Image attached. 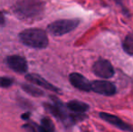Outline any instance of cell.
Instances as JSON below:
<instances>
[{
  "label": "cell",
  "mask_w": 133,
  "mask_h": 132,
  "mask_svg": "<svg viewBox=\"0 0 133 132\" xmlns=\"http://www.w3.org/2000/svg\"><path fill=\"white\" fill-rule=\"evenodd\" d=\"M13 12L22 21H38L44 15V3L42 0H18L13 6Z\"/></svg>",
  "instance_id": "6da1fadb"
},
{
  "label": "cell",
  "mask_w": 133,
  "mask_h": 132,
  "mask_svg": "<svg viewBox=\"0 0 133 132\" xmlns=\"http://www.w3.org/2000/svg\"><path fill=\"white\" fill-rule=\"evenodd\" d=\"M19 40L24 45L34 49H44L49 44L47 33L40 28H29L19 33Z\"/></svg>",
  "instance_id": "7a4b0ae2"
},
{
  "label": "cell",
  "mask_w": 133,
  "mask_h": 132,
  "mask_svg": "<svg viewBox=\"0 0 133 132\" xmlns=\"http://www.w3.org/2000/svg\"><path fill=\"white\" fill-rule=\"evenodd\" d=\"M79 19H60L48 25L47 31L54 36H61L72 32L79 25Z\"/></svg>",
  "instance_id": "3957f363"
},
{
  "label": "cell",
  "mask_w": 133,
  "mask_h": 132,
  "mask_svg": "<svg viewBox=\"0 0 133 132\" xmlns=\"http://www.w3.org/2000/svg\"><path fill=\"white\" fill-rule=\"evenodd\" d=\"M92 72L102 79H110L115 73L112 64L105 59H100L92 66Z\"/></svg>",
  "instance_id": "277c9868"
},
{
  "label": "cell",
  "mask_w": 133,
  "mask_h": 132,
  "mask_svg": "<svg viewBox=\"0 0 133 132\" xmlns=\"http://www.w3.org/2000/svg\"><path fill=\"white\" fill-rule=\"evenodd\" d=\"M91 92L103 96H113L117 92V88L110 81L98 80L91 81Z\"/></svg>",
  "instance_id": "5b68a950"
},
{
  "label": "cell",
  "mask_w": 133,
  "mask_h": 132,
  "mask_svg": "<svg viewBox=\"0 0 133 132\" xmlns=\"http://www.w3.org/2000/svg\"><path fill=\"white\" fill-rule=\"evenodd\" d=\"M99 115H100V118L102 120L106 121L107 123L110 124V125L114 126L117 129L123 131L133 132V126L128 124L127 122L123 121L121 118H119L116 115L110 114V113H107V112H101Z\"/></svg>",
  "instance_id": "8992f818"
},
{
  "label": "cell",
  "mask_w": 133,
  "mask_h": 132,
  "mask_svg": "<svg viewBox=\"0 0 133 132\" xmlns=\"http://www.w3.org/2000/svg\"><path fill=\"white\" fill-rule=\"evenodd\" d=\"M6 64L8 65L11 70L17 73H25L28 70V64L27 62L23 56L20 55H10L7 56L5 59Z\"/></svg>",
  "instance_id": "52a82bcc"
},
{
  "label": "cell",
  "mask_w": 133,
  "mask_h": 132,
  "mask_svg": "<svg viewBox=\"0 0 133 132\" xmlns=\"http://www.w3.org/2000/svg\"><path fill=\"white\" fill-rule=\"evenodd\" d=\"M69 81L77 90L86 92H91V82L79 72H72L69 75Z\"/></svg>",
  "instance_id": "ba28073f"
},
{
  "label": "cell",
  "mask_w": 133,
  "mask_h": 132,
  "mask_svg": "<svg viewBox=\"0 0 133 132\" xmlns=\"http://www.w3.org/2000/svg\"><path fill=\"white\" fill-rule=\"evenodd\" d=\"M25 79H26L28 81H30V82L37 85V86L42 87L43 89L51 91V92H56V93H59L60 92V90L57 87L51 84L49 81H46L45 79H44V78L41 77L40 75H38V74H36V73H28L25 75Z\"/></svg>",
  "instance_id": "9c48e42d"
},
{
  "label": "cell",
  "mask_w": 133,
  "mask_h": 132,
  "mask_svg": "<svg viewBox=\"0 0 133 132\" xmlns=\"http://www.w3.org/2000/svg\"><path fill=\"white\" fill-rule=\"evenodd\" d=\"M66 108L68 110H70L72 113H75V114H84L86 111L89 109V105L85 102L80 101V100H71V101L67 102Z\"/></svg>",
  "instance_id": "30bf717a"
},
{
  "label": "cell",
  "mask_w": 133,
  "mask_h": 132,
  "mask_svg": "<svg viewBox=\"0 0 133 132\" xmlns=\"http://www.w3.org/2000/svg\"><path fill=\"white\" fill-rule=\"evenodd\" d=\"M22 89L25 92H26L27 94L31 96H34V97H41V96L44 95V92L40 89L36 88L35 87L34 85L32 84H29V83H23L21 85Z\"/></svg>",
  "instance_id": "8fae6325"
},
{
  "label": "cell",
  "mask_w": 133,
  "mask_h": 132,
  "mask_svg": "<svg viewBox=\"0 0 133 132\" xmlns=\"http://www.w3.org/2000/svg\"><path fill=\"white\" fill-rule=\"evenodd\" d=\"M122 48L129 55H133V32L126 35L122 43Z\"/></svg>",
  "instance_id": "7c38bea8"
},
{
  "label": "cell",
  "mask_w": 133,
  "mask_h": 132,
  "mask_svg": "<svg viewBox=\"0 0 133 132\" xmlns=\"http://www.w3.org/2000/svg\"><path fill=\"white\" fill-rule=\"evenodd\" d=\"M41 126L48 132H55V128H54V124L52 121L51 119L44 117L41 120Z\"/></svg>",
  "instance_id": "4fadbf2b"
},
{
  "label": "cell",
  "mask_w": 133,
  "mask_h": 132,
  "mask_svg": "<svg viewBox=\"0 0 133 132\" xmlns=\"http://www.w3.org/2000/svg\"><path fill=\"white\" fill-rule=\"evenodd\" d=\"M13 84V80L8 77H0V87L9 88Z\"/></svg>",
  "instance_id": "5bb4252c"
},
{
  "label": "cell",
  "mask_w": 133,
  "mask_h": 132,
  "mask_svg": "<svg viewBox=\"0 0 133 132\" xmlns=\"http://www.w3.org/2000/svg\"><path fill=\"white\" fill-rule=\"evenodd\" d=\"M23 129H25V132H38L37 126L34 124H25L23 126Z\"/></svg>",
  "instance_id": "9a60e30c"
},
{
  "label": "cell",
  "mask_w": 133,
  "mask_h": 132,
  "mask_svg": "<svg viewBox=\"0 0 133 132\" xmlns=\"http://www.w3.org/2000/svg\"><path fill=\"white\" fill-rule=\"evenodd\" d=\"M5 16H4V15L0 12V26H3V25H5Z\"/></svg>",
  "instance_id": "2e32d148"
},
{
  "label": "cell",
  "mask_w": 133,
  "mask_h": 132,
  "mask_svg": "<svg viewBox=\"0 0 133 132\" xmlns=\"http://www.w3.org/2000/svg\"><path fill=\"white\" fill-rule=\"evenodd\" d=\"M37 129H38V132H48V131H46L42 126H37Z\"/></svg>",
  "instance_id": "e0dca14e"
}]
</instances>
